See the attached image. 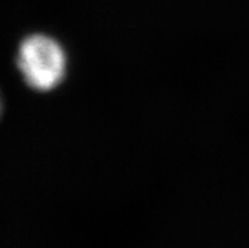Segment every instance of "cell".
<instances>
[{
  "label": "cell",
  "instance_id": "1",
  "mask_svg": "<svg viewBox=\"0 0 249 248\" xmlns=\"http://www.w3.org/2000/svg\"><path fill=\"white\" fill-rule=\"evenodd\" d=\"M17 65L33 90L50 91L65 77L66 55L53 38L32 35L19 44Z\"/></svg>",
  "mask_w": 249,
  "mask_h": 248
},
{
  "label": "cell",
  "instance_id": "2",
  "mask_svg": "<svg viewBox=\"0 0 249 248\" xmlns=\"http://www.w3.org/2000/svg\"><path fill=\"white\" fill-rule=\"evenodd\" d=\"M0 112H1V103H0Z\"/></svg>",
  "mask_w": 249,
  "mask_h": 248
}]
</instances>
